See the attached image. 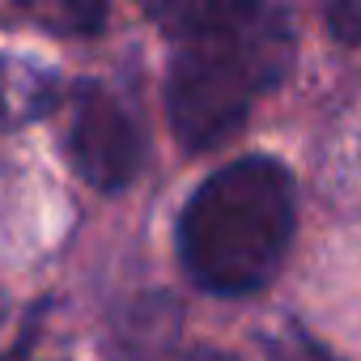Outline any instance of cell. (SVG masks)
Returning <instances> with one entry per match:
<instances>
[{
  "instance_id": "6da1fadb",
  "label": "cell",
  "mask_w": 361,
  "mask_h": 361,
  "mask_svg": "<svg viewBox=\"0 0 361 361\" xmlns=\"http://www.w3.org/2000/svg\"><path fill=\"white\" fill-rule=\"evenodd\" d=\"M293 238V174L264 153L209 174L178 217V255L209 293H251L272 281Z\"/></svg>"
},
{
  "instance_id": "7a4b0ae2",
  "label": "cell",
  "mask_w": 361,
  "mask_h": 361,
  "mask_svg": "<svg viewBox=\"0 0 361 361\" xmlns=\"http://www.w3.org/2000/svg\"><path fill=\"white\" fill-rule=\"evenodd\" d=\"M293 68V26L276 0L234 22L230 30L178 43L166 77V111L183 149H217L230 140L255 98L276 90Z\"/></svg>"
},
{
  "instance_id": "3957f363",
  "label": "cell",
  "mask_w": 361,
  "mask_h": 361,
  "mask_svg": "<svg viewBox=\"0 0 361 361\" xmlns=\"http://www.w3.org/2000/svg\"><path fill=\"white\" fill-rule=\"evenodd\" d=\"M64 149L77 174L98 192H123L145 157V132L136 111L102 81H81L68 106Z\"/></svg>"
},
{
  "instance_id": "277c9868",
  "label": "cell",
  "mask_w": 361,
  "mask_h": 361,
  "mask_svg": "<svg viewBox=\"0 0 361 361\" xmlns=\"http://www.w3.org/2000/svg\"><path fill=\"white\" fill-rule=\"evenodd\" d=\"M60 102V77L47 64L0 51V128H26Z\"/></svg>"
},
{
  "instance_id": "5b68a950",
  "label": "cell",
  "mask_w": 361,
  "mask_h": 361,
  "mask_svg": "<svg viewBox=\"0 0 361 361\" xmlns=\"http://www.w3.org/2000/svg\"><path fill=\"white\" fill-rule=\"evenodd\" d=\"M136 5L161 35H170L174 43H192L230 30L234 22L259 9V0H136Z\"/></svg>"
},
{
  "instance_id": "8992f818",
  "label": "cell",
  "mask_w": 361,
  "mask_h": 361,
  "mask_svg": "<svg viewBox=\"0 0 361 361\" xmlns=\"http://www.w3.org/2000/svg\"><path fill=\"white\" fill-rule=\"evenodd\" d=\"M13 5L43 30L51 35H94L106 18V5L111 0H13Z\"/></svg>"
},
{
  "instance_id": "52a82bcc",
  "label": "cell",
  "mask_w": 361,
  "mask_h": 361,
  "mask_svg": "<svg viewBox=\"0 0 361 361\" xmlns=\"http://www.w3.org/2000/svg\"><path fill=\"white\" fill-rule=\"evenodd\" d=\"M174 331H178V314H174L170 302H157V298L145 302V306H132L123 314V327H119L123 348L128 353H149V357L166 353L170 340H174Z\"/></svg>"
},
{
  "instance_id": "ba28073f",
  "label": "cell",
  "mask_w": 361,
  "mask_h": 361,
  "mask_svg": "<svg viewBox=\"0 0 361 361\" xmlns=\"http://www.w3.org/2000/svg\"><path fill=\"white\" fill-rule=\"evenodd\" d=\"M323 13H327V26L336 30L340 43H357V0H323Z\"/></svg>"
},
{
  "instance_id": "9c48e42d",
  "label": "cell",
  "mask_w": 361,
  "mask_h": 361,
  "mask_svg": "<svg viewBox=\"0 0 361 361\" xmlns=\"http://www.w3.org/2000/svg\"><path fill=\"white\" fill-rule=\"evenodd\" d=\"M272 353H276V361H336L331 353H323L314 340H306V336H298V331H293V340L272 344Z\"/></svg>"
},
{
  "instance_id": "30bf717a",
  "label": "cell",
  "mask_w": 361,
  "mask_h": 361,
  "mask_svg": "<svg viewBox=\"0 0 361 361\" xmlns=\"http://www.w3.org/2000/svg\"><path fill=\"white\" fill-rule=\"evenodd\" d=\"M196 361H238V357H230V353H217V348H200V353H196Z\"/></svg>"
},
{
  "instance_id": "8fae6325",
  "label": "cell",
  "mask_w": 361,
  "mask_h": 361,
  "mask_svg": "<svg viewBox=\"0 0 361 361\" xmlns=\"http://www.w3.org/2000/svg\"><path fill=\"white\" fill-rule=\"evenodd\" d=\"M0 319H5V298H0Z\"/></svg>"
},
{
  "instance_id": "7c38bea8",
  "label": "cell",
  "mask_w": 361,
  "mask_h": 361,
  "mask_svg": "<svg viewBox=\"0 0 361 361\" xmlns=\"http://www.w3.org/2000/svg\"><path fill=\"white\" fill-rule=\"evenodd\" d=\"M9 361H18V357H9Z\"/></svg>"
}]
</instances>
